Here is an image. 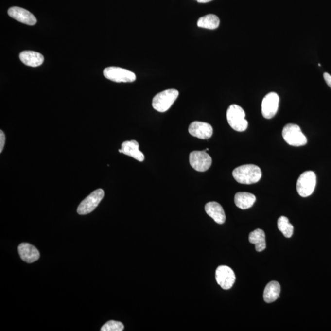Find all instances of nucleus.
Masks as SVG:
<instances>
[{"label": "nucleus", "mask_w": 331, "mask_h": 331, "mask_svg": "<svg viewBox=\"0 0 331 331\" xmlns=\"http://www.w3.org/2000/svg\"><path fill=\"white\" fill-rule=\"evenodd\" d=\"M232 176L239 184L250 185L260 181L262 176L261 169L254 164H245L232 171Z\"/></svg>", "instance_id": "1"}, {"label": "nucleus", "mask_w": 331, "mask_h": 331, "mask_svg": "<svg viewBox=\"0 0 331 331\" xmlns=\"http://www.w3.org/2000/svg\"><path fill=\"white\" fill-rule=\"evenodd\" d=\"M316 184L315 174L313 171H306L298 178L296 185L298 194L304 198L311 196L315 189Z\"/></svg>", "instance_id": "5"}, {"label": "nucleus", "mask_w": 331, "mask_h": 331, "mask_svg": "<svg viewBox=\"0 0 331 331\" xmlns=\"http://www.w3.org/2000/svg\"><path fill=\"white\" fill-rule=\"evenodd\" d=\"M196 1L200 3H209V2L212 1V0H196Z\"/></svg>", "instance_id": "25"}, {"label": "nucleus", "mask_w": 331, "mask_h": 331, "mask_svg": "<svg viewBox=\"0 0 331 331\" xmlns=\"http://www.w3.org/2000/svg\"><path fill=\"white\" fill-rule=\"evenodd\" d=\"M280 285L278 281H272L267 284L264 289L263 298L267 303L276 301L280 297Z\"/></svg>", "instance_id": "18"}, {"label": "nucleus", "mask_w": 331, "mask_h": 331, "mask_svg": "<svg viewBox=\"0 0 331 331\" xmlns=\"http://www.w3.org/2000/svg\"><path fill=\"white\" fill-rule=\"evenodd\" d=\"M205 210L209 217L218 224H224L226 220V215L224 209L217 202H210L206 204Z\"/></svg>", "instance_id": "15"}, {"label": "nucleus", "mask_w": 331, "mask_h": 331, "mask_svg": "<svg viewBox=\"0 0 331 331\" xmlns=\"http://www.w3.org/2000/svg\"><path fill=\"white\" fill-rule=\"evenodd\" d=\"M279 102L280 98L278 93L271 92L265 96L261 105L262 114L265 119H272L276 116L279 109Z\"/></svg>", "instance_id": "9"}, {"label": "nucleus", "mask_w": 331, "mask_h": 331, "mask_svg": "<svg viewBox=\"0 0 331 331\" xmlns=\"http://www.w3.org/2000/svg\"><path fill=\"white\" fill-rule=\"evenodd\" d=\"M278 228L283 236L287 238H292L294 231V227L289 222L288 218L285 216H281L279 218L278 222Z\"/></svg>", "instance_id": "21"}, {"label": "nucleus", "mask_w": 331, "mask_h": 331, "mask_svg": "<svg viewBox=\"0 0 331 331\" xmlns=\"http://www.w3.org/2000/svg\"><path fill=\"white\" fill-rule=\"evenodd\" d=\"M226 118L229 125L234 130L243 132L248 128V123L245 119V112L238 105H230L227 110Z\"/></svg>", "instance_id": "2"}, {"label": "nucleus", "mask_w": 331, "mask_h": 331, "mask_svg": "<svg viewBox=\"0 0 331 331\" xmlns=\"http://www.w3.org/2000/svg\"><path fill=\"white\" fill-rule=\"evenodd\" d=\"M21 259L27 263H32L39 260V251L34 245L29 243L20 244L18 247Z\"/></svg>", "instance_id": "14"}, {"label": "nucleus", "mask_w": 331, "mask_h": 331, "mask_svg": "<svg viewBox=\"0 0 331 331\" xmlns=\"http://www.w3.org/2000/svg\"><path fill=\"white\" fill-rule=\"evenodd\" d=\"M5 135L3 131H0V153L3 152L4 144H5Z\"/></svg>", "instance_id": "23"}, {"label": "nucleus", "mask_w": 331, "mask_h": 331, "mask_svg": "<svg viewBox=\"0 0 331 331\" xmlns=\"http://www.w3.org/2000/svg\"><path fill=\"white\" fill-rule=\"evenodd\" d=\"M124 330L123 324L119 321L110 320L103 326L102 331H122Z\"/></svg>", "instance_id": "22"}, {"label": "nucleus", "mask_w": 331, "mask_h": 331, "mask_svg": "<svg viewBox=\"0 0 331 331\" xmlns=\"http://www.w3.org/2000/svg\"><path fill=\"white\" fill-rule=\"evenodd\" d=\"M179 93L175 89H168L157 94L152 100V106L158 112L167 111L177 100Z\"/></svg>", "instance_id": "3"}, {"label": "nucleus", "mask_w": 331, "mask_h": 331, "mask_svg": "<svg viewBox=\"0 0 331 331\" xmlns=\"http://www.w3.org/2000/svg\"><path fill=\"white\" fill-rule=\"evenodd\" d=\"M217 282L224 290H229L236 281L235 274L231 268L226 266L218 267L215 272Z\"/></svg>", "instance_id": "10"}, {"label": "nucleus", "mask_w": 331, "mask_h": 331, "mask_svg": "<svg viewBox=\"0 0 331 331\" xmlns=\"http://www.w3.org/2000/svg\"><path fill=\"white\" fill-rule=\"evenodd\" d=\"M220 22L219 18L217 16L208 15L199 18L197 25L203 29L215 30L219 27Z\"/></svg>", "instance_id": "20"}, {"label": "nucleus", "mask_w": 331, "mask_h": 331, "mask_svg": "<svg viewBox=\"0 0 331 331\" xmlns=\"http://www.w3.org/2000/svg\"><path fill=\"white\" fill-rule=\"evenodd\" d=\"M104 196L105 192L102 189H98L91 192L80 204L77 208V213L79 215H87L93 212L99 205Z\"/></svg>", "instance_id": "7"}, {"label": "nucleus", "mask_w": 331, "mask_h": 331, "mask_svg": "<svg viewBox=\"0 0 331 331\" xmlns=\"http://www.w3.org/2000/svg\"><path fill=\"white\" fill-rule=\"evenodd\" d=\"M324 79H325L326 84L331 88V76L328 72H325L323 74Z\"/></svg>", "instance_id": "24"}, {"label": "nucleus", "mask_w": 331, "mask_h": 331, "mask_svg": "<svg viewBox=\"0 0 331 331\" xmlns=\"http://www.w3.org/2000/svg\"><path fill=\"white\" fill-rule=\"evenodd\" d=\"M189 131L190 135L201 139H209L213 135L212 126L203 122H192L189 126Z\"/></svg>", "instance_id": "11"}, {"label": "nucleus", "mask_w": 331, "mask_h": 331, "mask_svg": "<svg viewBox=\"0 0 331 331\" xmlns=\"http://www.w3.org/2000/svg\"><path fill=\"white\" fill-rule=\"evenodd\" d=\"M190 165L198 172H205L212 165V158L204 151H192L189 156Z\"/></svg>", "instance_id": "8"}, {"label": "nucleus", "mask_w": 331, "mask_h": 331, "mask_svg": "<svg viewBox=\"0 0 331 331\" xmlns=\"http://www.w3.org/2000/svg\"><path fill=\"white\" fill-rule=\"evenodd\" d=\"M119 151L120 153L133 157L138 161L142 162L144 160V155L139 150V144L135 140L122 143L121 149H119Z\"/></svg>", "instance_id": "13"}, {"label": "nucleus", "mask_w": 331, "mask_h": 331, "mask_svg": "<svg viewBox=\"0 0 331 331\" xmlns=\"http://www.w3.org/2000/svg\"><path fill=\"white\" fill-rule=\"evenodd\" d=\"M23 63L29 67H37L43 64L44 58L41 53L34 51H23L19 55Z\"/></svg>", "instance_id": "16"}, {"label": "nucleus", "mask_w": 331, "mask_h": 331, "mask_svg": "<svg viewBox=\"0 0 331 331\" xmlns=\"http://www.w3.org/2000/svg\"><path fill=\"white\" fill-rule=\"evenodd\" d=\"M249 241L251 244H254L256 250L258 252L266 249V236L262 229H257L249 234Z\"/></svg>", "instance_id": "19"}, {"label": "nucleus", "mask_w": 331, "mask_h": 331, "mask_svg": "<svg viewBox=\"0 0 331 331\" xmlns=\"http://www.w3.org/2000/svg\"><path fill=\"white\" fill-rule=\"evenodd\" d=\"M282 135L286 142L292 146H302L307 143V138L301 129L296 124L289 123L284 126Z\"/></svg>", "instance_id": "4"}, {"label": "nucleus", "mask_w": 331, "mask_h": 331, "mask_svg": "<svg viewBox=\"0 0 331 331\" xmlns=\"http://www.w3.org/2000/svg\"><path fill=\"white\" fill-rule=\"evenodd\" d=\"M8 15L11 17L25 24L34 25L37 22L36 18L33 14L20 7H11L9 9Z\"/></svg>", "instance_id": "12"}, {"label": "nucleus", "mask_w": 331, "mask_h": 331, "mask_svg": "<svg viewBox=\"0 0 331 331\" xmlns=\"http://www.w3.org/2000/svg\"><path fill=\"white\" fill-rule=\"evenodd\" d=\"M255 201V196L250 192H239L234 197V203L236 206L243 210L252 208Z\"/></svg>", "instance_id": "17"}, {"label": "nucleus", "mask_w": 331, "mask_h": 331, "mask_svg": "<svg viewBox=\"0 0 331 331\" xmlns=\"http://www.w3.org/2000/svg\"><path fill=\"white\" fill-rule=\"evenodd\" d=\"M105 78L110 81L118 82H133L136 81V76L134 72L123 68L110 67L105 68L103 71Z\"/></svg>", "instance_id": "6"}]
</instances>
